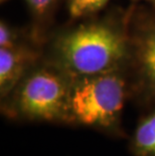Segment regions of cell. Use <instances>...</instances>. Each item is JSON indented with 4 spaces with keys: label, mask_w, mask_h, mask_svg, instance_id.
<instances>
[{
    "label": "cell",
    "mask_w": 155,
    "mask_h": 156,
    "mask_svg": "<svg viewBox=\"0 0 155 156\" xmlns=\"http://www.w3.org/2000/svg\"><path fill=\"white\" fill-rule=\"evenodd\" d=\"M128 8L113 7L49 32L44 58L72 78L126 67L129 51Z\"/></svg>",
    "instance_id": "1"
},
{
    "label": "cell",
    "mask_w": 155,
    "mask_h": 156,
    "mask_svg": "<svg viewBox=\"0 0 155 156\" xmlns=\"http://www.w3.org/2000/svg\"><path fill=\"white\" fill-rule=\"evenodd\" d=\"M128 101L130 83L126 67L74 78L69 99V126L89 128L111 138H128L123 127Z\"/></svg>",
    "instance_id": "2"
},
{
    "label": "cell",
    "mask_w": 155,
    "mask_h": 156,
    "mask_svg": "<svg viewBox=\"0 0 155 156\" xmlns=\"http://www.w3.org/2000/svg\"><path fill=\"white\" fill-rule=\"evenodd\" d=\"M72 79L42 55L10 94L0 101L1 114L15 122L69 126Z\"/></svg>",
    "instance_id": "3"
},
{
    "label": "cell",
    "mask_w": 155,
    "mask_h": 156,
    "mask_svg": "<svg viewBox=\"0 0 155 156\" xmlns=\"http://www.w3.org/2000/svg\"><path fill=\"white\" fill-rule=\"evenodd\" d=\"M130 101L142 110L155 106V8L131 3L126 65Z\"/></svg>",
    "instance_id": "4"
},
{
    "label": "cell",
    "mask_w": 155,
    "mask_h": 156,
    "mask_svg": "<svg viewBox=\"0 0 155 156\" xmlns=\"http://www.w3.org/2000/svg\"><path fill=\"white\" fill-rule=\"evenodd\" d=\"M44 55V44L35 39L0 48V101L15 88L27 69Z\"/></svg>",
    "instance_id": "5"
},
{
    "label": "cell",
    "mask_w": 155,
    "mask_h": 156,
    "mask_svg": "<svg viewBox=\"0 0 155 156\" xmlns=\"http://www.w3.org/2000/svg\"><path fill=\"white\" fill-rule=\"evenodd\" d=\"M128 139L132 156H155V106L144 109Z\"/></svg>",
    "instance_id": "6"
},
{
    "label": "cell",
    "mask_w": 155,
    "mask_h": 156,
    "mask_svg": "<svg viewBox=\"0 0 155 156\" xmlns=\"http://www.w3.org/2000/svg\"><path fill=\"white\" fill-rule=\"evenodd\" d=\"M30 14L29 28L34 37L44 44L52 29V22L60 0H24Z\"/></svg>",
    "instance_id": "7"
},
{
    "label": "cell",
    "mask_w": 155,
    "mask_h": 156,
    "mask_svg": "<svg viewBox=\"0 0 155 156\" xmlns=\"http://www.w3.org/2000/svg\"><path fill=\"white\" fill-rule=\"evenodd\" d=\"M30 39L37 41L32 34L29 26L18 27V26L10 24L4 19H1L0 21V48H9V46L28 41Z\"/></svg>",
    "instance_id": "8"
},
{
    "label": "cell",
    "mask_w": 155,
    "mask_h": 156,
    "mask_svg": "<svg viewBox=\"0 0 155 156\" xmlns=\"http://www.w3.org/2000/svg\"><path fill=\"white\" fill-rule=\"evenodd\" d=\"M110 1L111 0H67V6L72 20L103 11Z\"/></svg>",
    "instance_id": "9"
},
{
    "label": "cell",
    "mask_w": 155,
    "mask_h": 156,
    "mask_svg": "<svg viewBox=\"0 0 155 156\" xmlns=\"http://www.w3.org/2000/svg\"><path fill=\"white\" fill-rule=\"evenodd\" d=\"M131 3H144L155 8V0H130Z\"/></svg>",
    "instance_id": "10"
},
{
    "label": "cell",
    "mask_w": 155,
    "mask_h": 156,
    "mask_svg": "<svg viewBox=\"0 0 155 156\" xmlns=\"http://www.w3.org/2000/svg\"><path fill=\"white\" fill-rule=\"evenodd\" d=\"M1 2H4V1H7V0H0Z\"/></svg>",
    "instance_id": "11"
}]
</instances>
